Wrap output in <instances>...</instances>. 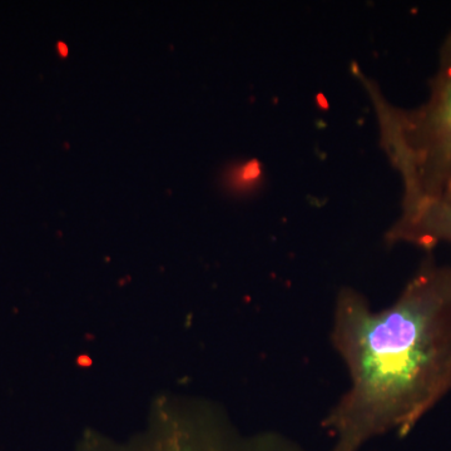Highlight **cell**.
I'll return each mask as SVG.
<instances>
[{
	"mask_svg": "<svg viewBox=\"0 0 451 451\" xmlns=\"http://www.w3.org/2000/svg\"><path fill=\"white\" fill-rule=\"evenodd\" d=\"M390 243L425 250L451 246V202L424 200L401 206V213L387 232Z\"/></svg>",
	"mask_w": 451,
	"mask_h": 451,
	"instance_id": "3",
	"label": "cell"
},
{
	"mask_svg": "<svg viewBox=\"0 0 451 451\" xmlns=\"http://www.w3.org/2000/svg\"><path fill=\"white\" fill-rule=\"evenodd\" d=\"M58 47H59V50L61 51V54H63V55H65V54H67V48H65L64 44L60 43V44H58Z\"/></svg>",
	"mask_w": 451,
	"mask_h": 451,
	"instance_id": "4",
	"label": "cell"
},
{
	"mask_svg": "<svg viewBox=\"0 0 451 451\" xmlns=\"http://www.w3.org/2000/svg\"><path fill=\"white\" fill-rule=\"evenodd\" d=\"M361 78L374 104L381 146L401 178V206L451 202V32L441 47L429 96L419 107L391 104L376 84Z\"/></svg>",
	"mask_w": 451,
	"mask_h": 451,
	"instance_id": "2",
	"label": "cell"
},
{
	"mask_svg": "<svg viewBox=\"0 0 451 451\" xmlns=\"http://www.w3.org/2000/svg\"><path fill=\"white\" fill-rule=\"evenodd\" d=\"M331 340L350 380L326 417L334 451L407 433L451 393V264L427 261L380 311L341 290Z\"/></svg>",
	"mask_w": 451,
	"mask_h": 451,
	"instance_id": "1",
	"label": "cell"
}]
</instances>
